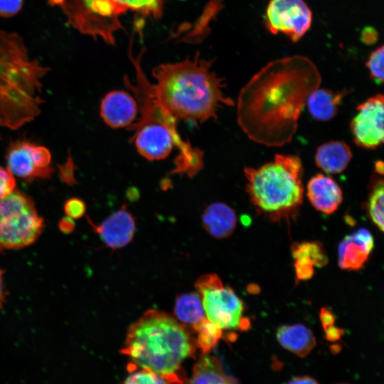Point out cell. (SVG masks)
<instances>
[{"instance_id":"cell-1","label":"cell","mask_w":384,"mask_h":384,"mask_svg":"<svg viewBox=\"0 0 384 384\" xmlns=\"http://www.w3.org/2000/svg\"><path fill=\"white\" fill-rule=\"evenodd\" d=\"M321 81L318 68L305 56L268 63L240 91L236 103L238 125L256 143L267 146L289 143L308 97Z\"/></svg>"},{"instance_id":"cell-2","label":"cell","mask_w":384,"mask_h":384,"mask_svg":"<svg viewBox=\"0 0 384 384\" xmlns=\"http://www.w3.org/2000/svg\"><path fill=\"white\" fill-rule=\"evenodd\" d=\"M213 63V60L202 58L197 53L193 58L160 64L153 69L155 94L178 121L198 126L216 119L223 107L235 105L225 94L224 79L211 70Z\"/></svg>"},{"instance_id":"cell-3","label":"cell","mask_w":384,"mask_h":384,"mask_svg":"<svg viewBox=\"0 0 384 384\" xmlns=\"http://www.w3.org/2000/svg\"><path fill=\"white\" fill-rule=\"evenodd\" d=\"M196 347L184 324L151 309L129 326L121 353L131 360L130 372L146 368L171 384H185L182 363L195 354Z\"/></svg>"},{"instance_id":"cell-4","label":"cell","mask_w":384,"mask_h":384,"mask_svg":"<svg viewBox=\"0 0 384 384\" xmlns=\"http://www.w3.org/2000/svg\"><path fill=\"white\" fill-rule=\"evenodd\" d=\"M243 173L245 191L259 215L274 223L296 219L304 193L298 156L278 154L259 167H245Z\"/></svg>"},{"instance_id":"cell-5","label":"cell","mask_w":384,"mask_h":384,"mask_svg":"<svg viewBox=\"0 0 384 384\" xmlns=\"http://www.w3.org/2000/svg\"><path fill=\"white\" fill-rule=\"evenodd\" d=\"M59 7L68 24L82 34L115 43V33L124 27L119 20L124 13L112 0H48Z\"/></svg>"},{"instance_id":"cell-6","label":"cell","mask_w":384,"mask_h":384,"mask_svg":"<svg viewBox=\"0 0 384 384\" xmlns=\"http://www.w3.org/2000/svg\"><path fill=\"white\" fill-rule=\"evenodd\" d=\"M43 230V220L28 196L16 190L0 199V247L28 246Z\"/></svg>"},{"instance_id":"cell-7","label":"cell","mask_w":384,"mask_h":384,"mask_svg":"<svg viewBox=\"0 0 384 384\" xmlns=\"http://www.w3.org/2000/svg\"><path fill=\"white\" fill-rule=\"evenodd\" d=\"M207 318L222 329L247 330L250 321L242 317L243 304L229 286L225 287L216 274L201 276L195 282Z\"/></svg>"},{"instance_id":"cell-8","label":"cell","mask_w":384,"mask_h":384,"mask_svg":"<svg viewBox=\"0 0 384 384\" xmlns=\"http://www.w3.org/2000/svg\"><path fill=\"white\" fill-rule=\"evenodd\" d=\"M46 69L28 59L23 39L15 33L0 31V83L9 89L22 83L35 84Z\"/></svg>"},{"instance_id":"cell-9","label":"cell","mask_w":384,"mask_h":384,"mask_svg":"<svg viewBox=\"0 0 384 384\" xmlns=\"http://www.w3.org/2000/svg\"><path fill=\"white\" fill-rule=\"evenodd\" d=\"M312 23V12L304 0H271L264 24L272 34L282 33L293 42L299 41Z\"/></svg>"},{"instance_id":"cell-10","label":"cell","mask_w":384,"mask_h":384,"mask_svg":"<svg viewBox=\"0 0 384 384\" xmlns=\"http://www.w3.org/2000/svg\"><path fill=\"white\" fill-rule=\"evenodd\" d=\"M351 129L355 143L374 149L384 144V95H376L357 107Z\"/></svg>"},{"instance_id":"cell-11","label":"cell","mask_w":384,"mask_h":384,"mask_svg":"<svg viewBox=\"0 0 384 384\" xmlns=\"http://www.w3.org/2000/svg\"><path fill=\"white\" fill-rule=\"evenodd\" d=\"M6 160L9 170L21 178H45L53 172L49 150L28 142L12 144Z\"/></svg>"},{"instance_id":"cell-12","label":"cell","mask_w":384,"mask_h":384,"mask_svg":"<svg viewBox=\"0 0 384 384\" xmlns=\"http://www.w3.org/2000/svg\"><path fill=\"white\" fill-rule=\"evenodd\" d=\"M87 220L91 228L100 236L103 242L114 250L127 245L135 233L134 218L124 205L100 225H96L88 217Z\"/></svg>"},{"instance_id":"cell-13","label":"cell","mask_w":384,"mask_h":384,"mask_svg":"<svg viewBox=\"0 0 384 384\" xmlns=\"http://www.w3.org/2000/svg\"><path fill=\"white\" fill-rule=\"evenodd\" d=\"M100 110L105 123L114 129L129 127L139 115L136 99L123 90H112L107 93L101 101Z\"/></svg>"},{"instance_id":"cell-14","label":"cell","mask_w":384,"mask_h":384,"mask_svg":"<svg viewBox=\"0 0 384 384\" xmlns=\"http://www.w3.org/2000/svg\"><path fill=\"white\" fill-rule=\"evenodd\" d=\"M373 247V237L365 228H361L346 235L338 248L339 267L347 270H358L362 268Z\"/></svg>"},{"instance_id":"cell-15","label":"cell","mask_w":384,"mask_h":384,"mask_svg":"<svg viewBox=\"0 0 384 384\" xmlns=\"http://www.w3.org/2000/svg\"><path fill=\"white\" fill-rule=\"evenodd\" d=\"M306 196L318 211L329 215L336 211L343 201V193L331 176L318 174L312 176L306 186Z\"/></svg>"},{"instance_id":"cell-16","label":"cell","mask_w":384,"mask_h":384,"mask_svg":"<svg viewBox=\"0 0 384 384\" xmlns=\"http://www.w3.org/2000/svg\"><path fill=\"white\" fill-rule=\"evenodd\" d=\"M202 223L206 232L217 239L229 237L235 229L237 215L235 210L222 202L208 205L202 215Z\"/></svg>"},{"instance_id":"cell-17","label":"cell","mask_w":384,"mask_h":384,"mask_svg":"<svg viewBox=\"0 0 384 384\" xmlns=\"http://www.w3.org/2000/svg\"><path fill=\"white\" fill-rule=\"evenodd\" d=\"M352 157L348 144L340 141H330L320 145L315 152L316 165L326 174H339L348 166Z\"/></svg>"},{"instance_id":"cell-18","label":"cell","mask_w":384,"mask_h":384,"mask_svg":"<svg viewBox=\"0 0 384 384\" xmlns=\"http://www.w3.org/2000/svg\"><path fill=\"white\" fill-rule=\"evenodd\" d=\"M276 337L282 347L301 358L309 355L316 345L314 333L303 324L281 326Z\"/></svg>"},{"instance_id":"cell-19","label":"cell","mask_w":384,"mask_h":384,"mask_svg":"<svg viewBox=\"0 0 384 384\" xmlns=\"http://www.w3.org/2000/svg\"><path fill=\"white\" fill-rule=\"evenodd\" d=\"M347 91L334 92L329 89L317 88L308 97L306 106L311 117L318 121H329L338 112Z\"/></svg>"},{"instance_id":"cell-20","label":"cell","mask_w":384,"mask_h":384,"mask_svg":"<svg viewBox=\"0 0 384 384\" xmlns=\"http://www.w3.org/2000/svg\"><path fill=\"white\" fill-rule=\"evenodd\" d=\"M233 378L223 370L220 360L207 354L203 355L194 365L186 384H234Z\"/></svg>"},{"instance_id":"cell-21","label":"cell","mask_w":384,"mask_h":384,"mask_svg":"<svg viewBox=\"0 0 384 384\" xmlns=\"http://www.w3.org/2000/svg\"><path fill=\"white\" fill-rule=\"evenodd\" d=\"M204 313L199 294L188 292L176 297L174 314L183 324L193 326L205 317Z\"/></svg>"},{"instance_id":"cell-22","label":"cell","mask_w":384,"mask_h":384,"mask_svg":"<svg viewBox=\"0 0 384 384\" xmlns=\"http://www.w3.org/2000/svg\"><path fill=\"white\" fill-rule=\"evenodd\" d=\"M192 327L198 334L196 339L197 347H199L204 354L209 353L223 336L222 329L207 317H204Z\"/></svg>"},{"instance_id":"cell-23","label":"cell","mask_w":384,"mask_h":384,"mask_svg":"<svg viewBox=\"0 0 384 384\" xmlns=\"http://www.w3.org/2000/svg\"><path fill=\"white\" fill-rule=\"evenodd\" d=\"M125 13L129 10L143 17L158 19L162 16L164 0H112Z\"/></svg>"},{"instance_id":"cell-24","label":"cell","mask_w":384,"mask_h":384,"mask_svg":"<svg viewBox=\"0 0 384 384\" xmlns=\"http://www.w3.org/2000/svg\"><path fill=\"white\" fill-rule=\"evenodd\" d=\"M293 257H309L315 266L324 267L328 262V257L323 245L318 241H304L294 242L291 246Z\"/></svg>"},{"instance_id":"cell-25","label":"cell","mask_w":384,"mask_h":384,"mask_svg":"<svg viewBox=\"0 0 384 384\" xmlns=\"http://www.w3.org/2000/svg\"><path fill=\"white\" fill-rule=\"evenodd\" d=\"M368 208L371 220L384 233V180L374 184L369 196Z\"/></svg>"},{"instance_id":"cell-26","label":"cell","mask_w":384,"mask_h":384,"mask_svg":"<svg viewBox=\"0 0 384 384\" xmlns=\"http://www.w3.org/2000/svg\"><path fill=\"white\" fill-rule=\"evenodd\" d=\"M221 6V0H211L206 5L204 12L198 18L196 23V28L193 29L188 34L185 35L182 38L183 41L187 42H199L205 37V33L209 21L218 12L219 8Z\"/></svg>"},{"instance_id":"cell-27","label":"cell","mask_w":384,"mask_h":384,"mask_svg":"<svg viewBox=\"0 0 384 384\" xmlns=\"http://www.w3.org/2000/svg\"><path fill=\"white\" fill-rule=\"evenodd\" d=\"M371 78L377 83H384V46L375 49L366 62Z\"/></svg>"},{"instance_id":"cell-28","label":"cell","mask_w":384,"mask_h":384,"mask_svg":"<svg viewBox=\"0 0 384 384\" xmlns=\"http://www.w3.org/2000/svg\"><path fill=\"white\" fill-rule=\"evenodd\" d=\"M123 384H171L164 378L146 368L131 371Z\"/></svg>"},{"instance_id":"cell-29","label":"cell","mask_w":384,"mask_h":384,"mask_svg":"<svg viewBox=\"0 0 384 384\" xmlns=\"http://www.w3.org/2000/svg\"><path fill=\"white\" fill-rule=\"evenodd\" d=\"M294 269L296 279L299 280H307L311 279L314 273V264L309 257H298L294 259Z\"/></svg>"},{"instance_id":"cell-30","label":"cell","mask_w":384,"mask_h":384,"mask_svg":"<svg viewBox=\"0 0 384 384\" xmlns=\"http://www.w3.org/2000/svg\"><path fill=\"white\" fill-rule=\"evenodd\" d=\"M16 187V181L9 169L0 166V199L12 193Z\"/></svg>"},{"instance_id":"cell-31","label":"cell","mask_w":384,"mask_h":384,"mask_svg":"<svg viewBox=\"0 0 384 384\" xmlns=\"http://www.w3.org/2000/svg\"><path fill=\"white\" fill-rule=\"evenodd\" d=\"M64 210L68 217L78 219L84 215L86 205L82 200L78 198H72L65 202Z\"/></svg>"},{"instance_id":"cell-32","label":"cell","mask_w":384,"mask_h":384,"mask_svg":"<svg viewBox=\"0 0 384 384\" xmlns=\"http://www.w3.org/2000/svg\"><path fill=\"white\" fill-rule=\"evenodd\" d=\"M23 0H0V16L12 17L22 9Z\"/></svg>"},{"instance_id":"cell-33","label":"cell","mask_w":384,"mask_h":384,"mask_svg":"<svg viewBox=\"0 0 384 384\" xmlns=\"http://www.w3.org/2000/svg\"><path fill=\"white\" fill-rule=\"evenodd\" d=\"M74 166L71 158L70 157L69 160L62 166L60 169V176L62 180L65 182L72 184L75 183L73 174H74Z\"/></svg>"},{"instance_id":"cell-34","label":"cell","mask_w":384,"mask_h":384,"mask_svg":"<svg viewBox=\"0 0 384 384\" xmlns=\"http://www.w3.org/2000/svg\"><path fill=\"white\" fill-rule=\"evenodd\" d=\"M361 40L367 45L375 43L378 40V33L376 30L373 27H366L362 31Z\"/></svg>"},{"instance_id":"cell-35","label":"cell","mask_w":384,"mask_h":384,"mask_svg":"<svg viewBox=\"0 0 384 384\" xmlns=\"http://www.w3.org/2000/svg\"><path fill=\"white\" fill-rule=\"evenodd\" d=\"M319 318L324 329L334 325L335 322V316L325 307L321 309Z\"/></svg>"},{"instance_id":"cell-36","label":"cell","mask_w":384,"mask_h":384,"mask_svg":"<svg viewBox=\"0 0 384 384\" xmlns=\"http://www.w3.org/2000/svg\"><path fill=\"white\" fill-rule=\"evenodd\" d=\"M326 338L329 341H336L341 338L344 331L334 325L324 329Z\"/></svg>"},{"instance_id":"cell-37","label":"cell","mask_w":384,"mask_h":384,"mask_svg":"<svg viewBox=\"0 0 384 384\" xmlns=\"http://www.w3.org/2000/svg\"><path fill=\"white\" fill-rule=\"evenodd\" d=\"M60 229L66 233H71L75 229V223L70 217L63 218L59 224Z\"/></svg>"},{"instance_id":"cell-38","label":"cell","mask_w":384,"mask_h":384,"mask_svg":"<svg viewBox=\"0 0 384 384\" xmlns=\"http://www.w3.org/2000/svg\"><path fill=\"white\" fill-rule=\"evenodd\" d=\"M286 384H319L313 378L309 376H298L292 378Z\"/></svg>"},{"instance_id":"cell-39","label":"cell","mask_w":384,"mask_h":384,"mask_svg":"<svg viewBox=\"0 0 384 384\" xmlns=\"http://www.w3.org/2000/svg\"><path fill=\"white\" fill-rule=\"evenodd\" d=\"M6 292L4 283V271L0 268V309L6 302Z\"/></svg>"},{"instance_id":"cell-40","label":"cell","mask_w":384,"mask_h":384,"mask_svg":"<svg viewBox=\"0 0 384 384\" xmlns=\"http://www.w3.org/2000/svg\"><path fill=\"white\" fill-rule=\"evenodd\" d=\"M340 384H348V383H340Z\"/></svg>"}]
</instances>
